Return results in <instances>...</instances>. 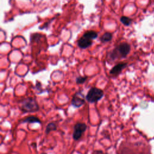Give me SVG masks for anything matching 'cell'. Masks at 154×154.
I'll return each mask as SVG.
<instances>
[{
	"label": "cell",
	"mask_w": 154,
	"mask_h": 154,
	"mask_svg": "<svg viewBox=\"0 0 154 154\" xmlns=\"http://www.w3.org/2000/svg\"><path fill=\"white\" fill-rule=\"evenodd\" d=\"M57 129V125L54 122H50L47 125V126L46 127L45 133L46 135H48L51 132L56 131Z\"/></svg>",
	"instance_id": "9"
},
{
	"label": "cell",
	"mask_w": 154,
	"mask_h": 154,
	"mask_svg": "<svg viewBox=\"0 0 154 154\" xmlns=\"http://www.w3.org/2000/svg\"><path fill=\"white\" fill-rule=\"evenodd\" d=\"M131 50L130 45L126 43H123L117 46L110 52V58L112 60L120 57L125 58L129 53Z\"/></svg>",
	"instance_id": "2"
},
{
	"label": "cell",
	"mask_w": 154,
	"mask_h": 154,
	"mask_svg": "<svg viewBox=\"0 0 154 154\" xmlns=\"http://www.w3.org/2000/svg\"><path fill=\"white\" fill-rule=\"evenodd\" d=\"M42 154H46V153H42Z\"/></svg>",
	"instance_id": "15"
},
{
	"label": "cell",
	"mask_w": 154,
	"mask_h": 154,
	"mask_svg": "<svg viewBox=\"0 0 154 154\" xmlns=\"http://www.w3.org/2000/svg\"><path fill=\"white\" fill-rule=\"evenodd\" d=\"M126 63H120L116 66H114L111 70H110L109 73L111 75H118L126 66Z\"/></svg>",
	"instance_id": "8"
},
{
	"label": "cell",
	"mask_w": 154,
	"mask_h": 154,
	"mask_svg": "<svg viewBox=\"0 0 154 154\" xmlns=\"http://www.w3.org/2000/svg\"><path fill=\"white\" fill-rule=\"evenodd\" d=\"M105 154H108V153H105Z\"/></svg>",
	"instance_id": "16"
},
{
	"label": "cell",
	"mask_w": 154,
	"mask_h": 154,
	"mask_svg": "<svg viewBox=\"0 0 154 154\" xmlns=\"http://www.w3.org/2000/svg\"><path fill=\"white\" fill-rule=\"evenodd\" d=\"M103 95L104 93L102 90L96 87H92L88 91L85 99L90 103H95L100 100Z\"/></svg>",
	"instance_id": "3"
},
{
	"label": "cell",
	"mask_w": 154,
	"mask_h": 154,
	"mask_svg": "<svg viewBox=\"0 0 154 154\" xmlns=\"http://www.w3.org/2000/svg\"><path fill=\"white\" fill-rule=\"evenodd\" d=\"M92 44V42L91 40L87 38L84 37H81L78 41V46L82 49H85L90 46H91Z\"/></svg>",
	"instance_id": "7"
},
{
	"label": "cell",
	"mask_w": 154,
	"mask_h": 154,
	"mask_svg": "<svg viewBox=\"0 0 154 154\" xmlns=\"http://www.w3.org/2000/svg\"><path fill=\"white\" fill-rule=\"evenodd\" d=\"M19 123H39L41 124L42 122L40 120V119L34 116H27L26 117H25L23 119H21L20 120H19Z\"/></svg>",
	"instance_id": "6"
},
{
	"label": "cell",
	"mask_w": 154,
	"mask_h": 154,
	"mask_svg": "<svg viewBox=\"0 0 154 154\" xmlns=\"http://www.w3.org/2000/svg\"><path fill=\"white\" fill-rule=\"evenodd\" d=\"M92 154H104V153H103V151H102L101 150H96L94 151Z\"/></svg>",
	"instance_id": "14"
},
{
	"label": "cell",
	"mask_w": 154,
	"mask_h": 154,
	"mask_svg": "<svg viewBox=\"0 0 154 154\" xmlns=\"http://www.w3.org/2000/svg\"><path fill=\"white\" fill-rule=\"evenodd\" d=\"M85 102L84 94L81 92L78 91L73 96L71 103L75 108H80L85 103Z\"/></svg>",
	"instance_id": "5"
},
{
	"label": "cell",
	"mask_w": 154,
	"mask_h": 154,
	"mask_svg": "<svg viewBox=\"0 0 154 154\" xmlns=\"http://www.w3.org/2000/svg\"><path fill=\"white\" fill-rule=\"evenodd\" d=\"M87 77L86 76H79L76 79V82L78 84H83L84 83V82L86 81Z\"/></svg>",
	"instance_id": "13"
},
{
	"label": "cell",
	"mask_w": 154,
	"mask_h": 154,
	"mask_svg": "<svg viewBox=\"0 0 154 154\" xmlns=\"http://www.w3.org/2000/svg\"><path fill=\"white\" fill-rule=\"evenodd\" d=\"M100 39L102 43L109 42L112 39V34L110 32H105L101 36Z\"/></svg>",
	"instance_id": "11"
},
{
	"label": "cell",
	"mask_w": 154,
	"mask_h": 154,
	"mask_svg": "<svg viewBox=\"0 0 154 154\" xmlns=\"http://www.w3.org/2000/svg\"><path fill=\"white\" fill-rule=\"evenodd\" d=\"M97 33L95 31H87L85 32L84 34H83V37L87 38H88L90 40H93V39H95L97 38Z\"/></svg>",
	"instance_id": "10"
},
{
	"label": "cell",
	"mask_w": 154,
	"mask_h": 154,
	"mask_svg": "<svg viewBox=\"0 0 154 154\" xmlns=\"http://www.w3.org/2000/svg\"><path fill=\"white\" fill-rule=\"evenodd\" d=\"M19 109L24 113L35 112L39 110V105L35 99L27 97L20 100Z\"/></svg>",
	"instance_id": "1"
},
{
	"label": "cell",
	"mask_w": 154,
	"mask_h": 154,
	"mask_svg": "<svg viewBox=\"0 0 154 154\" xmlns=\"http://www.w3.org/2000/svg\"><path fill=\"white\" fill-rule=\"evenodd\" d=\"M120 21L125 25L129 26L132 22V19H130L129 17H126V16H122L120 18Z\"/></svg>",
	"instance_id": "12"
},
{
	"label": "cell",
	"mask_w": 154,
	"mask_h": 154,
	"mask_svg": "<svg viewBox=\"0 0 154 154\" xmlns=\"http://www.w3.org/2000/svg\"><path fill=\"white\" fill-rule=\"evenodd\" d=\"M87 126L85 123L82 122H77L73 127V138L75 141L79 140L82 134L87 130Z\"/></svg>",
	"instance_id": "4"
}]
</instances>
